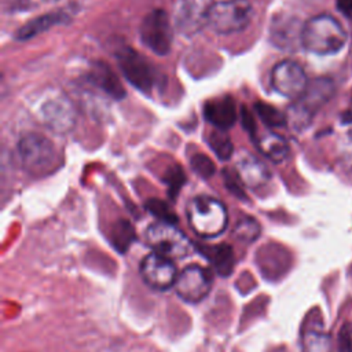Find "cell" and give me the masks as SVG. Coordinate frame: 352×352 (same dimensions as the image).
I'll use <instances>...</instances> for the list:
<instances>
[{"label":"cell","mask_w":352,"mask_h":352,"mask_svg":"<svg viewBox=\"0 0 352 352\" xmlns=\"http://www.w3.org/2000/svg\"><path fill=\"white\" fill-rule=\"evenodd\" d=\"M334 95V84L330 78L320 77L308 82L304 94L296 99V103L289 107L286 114L287 122L294 129H302L312 121L314 116L331 99Z\"/></svg>","instance_id":"obj_3"},{"label":"cell","mask_w":352,"mask_h":352,"mask_svg":"<svg viewBox=\"0 0 352 352\" xmlns=\"http://www.w3.org/2000/svg\"><path fill=\"white\" fill-rule=\"evenodd\" d=\"M346 43V32L334 16L320 14L302 25L301 45L316 55H334Z\"/></svg>","instance_id":"obj_1"},{"label":"cell","mask_w":352,"mask_h":352,"mask_svg":"<svg viewBox=\"0 0 352 352\" xmlns=\"http://www.w3.org/2000/svg\"><path fill=\"white\" fill-rule=\"evenodd\" d=\"M41 113L45 125L56 133L70 132L77 121L76 109L65 96H55L47 100L41 107Z\"/></svg>","instance_id":"obj_13"},{"label":"cell","mask_w":352,"mask_h":352,"mask_svg":"<svg viewBox=\"0 0 352 352\" xmlns=\"http://www.w3.org/2000/svg\"><path fill=\"white\" fill-rule=\"evenodd\" d=\"M301 32L302 26L298 28L296 25V21L287 19L283 22V25H278L276 28H272V37H276V44L279 47H290L294 44L296 40L301 44Z\"/></svg>","instance_id":"obj_22"},{"label":"cell","mask_w":352,"mask_h":352,"mask_svg":"<svg viewBox=\"0 0 352 352\" xmlns=\"http://www.w3.org/2000/svg\"><path fill=\"white\" fill-rule=\"evenodd\" d=\"M146 241L155 253L170 260L183 258L191 249L188 238L175 224L164 221L154 223L147 228Z\"/></svg>","instance_id":"obj_6"},{"label":"cell","mask_w":352,"mask_h":352,"mask_svg":"<svg viewBox=\"0 0 352 352\" xmlns=\"http://www.w3.org/2000/svg\"><path fill=\"white\" fill-rule=\"evenodd\" d=\"M117 62L124 77L139 91L151 92L155 76L150 63L135 50L122 48L117 52Z\"/></svg>","instance_id":"obj_8"},{"label":"cell","mask_w":352,"mask_h":352,"mask_svg":"<svg viewBox=\"0 0 352 352\" xmlns=\"http://www.w3.org/2000/svg\"><path fill=\"white\" fill-rule=\"evenodd\" d=\"M256 113L258 114V117L261 118V121L265 125L272 126V128L283 126L287 122L286 116L282 114L278 109L272 107L268 103H257L256 104Z\"/></svg>","instance_id":"obj_25"},{"label":"cell","mask_w":352,"mask_h":352,"mask_svg":"<svg viewBox=\"0 0 352 352\" xmlns=\"http://www.w3.org/2000/svg\"><path fill=\"white\" fill-rule=\"evenodd\" d=\"M91 80L107 95L121 99L125 96V89L121 85L118 77L103 63H98L91 72Z\"/></svg>","instance_id":"obj_19"},{"label":"cell","mask_w":352,"mask_h":352,"mask_svg":"<svg viewBox=\"0 0 352 352\" xmlns=\"http://www.w3.org/2000/svg\"><path fill=\"white\" fill-rule=\"evenodd\" d=\"M236 173L249 187L263 186L270 179V170L264 162L252 154L243 153L236 161Z\"/></svg>","instance_id":"obj_15"},{"label":"cell","mask_w":352,"mask_h":352,"mask_svg":"<svg viewBox=\"0 0 352 352\" xmlns=\"http://www.w3.org/2000/svg\"><path fill=\"white\" fill-rule=\"evenodd\" d=\"M337 348L338 352H352V324L345 323L340 333L337 340Z\"/></svg>","instance_id":"obj_29"},{"label":"cell","mask_w":352,"mask_h":352,"mask_svg":"<svg viewBox=\"0 0 352 352\" xmlns=\"http://www.w3.org/2000/svg\"><path fill=\"white\" fill-rule=\"evenodd\" d=\"M212 276L210 272L201 265H188L176 279L175 289L177 296L187 302H199L210 292Z\"/></svg>","instance_id":"obj_12"},{"label":"cell","mask_w":352,"mask_h":352,"mask_svg":"<svg viewBox=\"0 0 352 352\" xmlns=\"http://www.w3.org/2000/svg\"><path fill=\"white\" fill-rule=\"evenodd\" d=\"M140 37L147 48L157 55H166L172 45L173 28L169 16L162 10L147 14L140 26Z\"/></svg>","instance_id":"obj_7"},{"label":"cell","mask_w":352,"mask_h":352,"mask_svg":"<svg viewBox=\"0 0 352 352\" xmlns=\"http://www.w3.org/2000/svg\"><path fill=\"white\" fill-rule=\"evenodd\" d=\"M111 243L120 252L124 253L128 250L129 245L135 241V231L129 221L118 220L111 228Z\"/></svg>","instance_id":"obj_21"},{"label":"cell","mask_w":352,"mask_h":352,"mask_svg":"<svg viewBox=\"0 0 352 352\" xmlns=\"http://www.w3.org/2000/svg\"><path fill=\"white\" fill-rule=\"evenodd\" d=\"M169 175L166 176V183L169 187V195L175 198L180 190V187L184 184V173L180 166H175L169 169Z\"/></svg>","instance_id":"obj_28"},{"label":"cell","mask_w":352,"mask_h":352,"mask_svg":"<svg viewBox=\"0 0 352 352\" xmlns=\"http://www.w3.org/2000/svg\"><path fill=\"white\" fill-rule=\"evenodd\" d=\"M213 0H179L175 10V28L183 36H192L209 23Z\"/></svg>","instance_id":"obj_9"},{"label":"cell","mask_w":352,"mask_h":352,"mask_svg":"<svg viewBox=\"0 0 352 352\" xmlns=\"http://www.w3.org/2000/svg\"><path fill=\"white\" fill-rule=\"evenodd\" d=\"M187 219L190 227L202 238H216L227 227V209L216 198L199 195L191 199L187 206Z\"/></svg>","instance_id":"obj_2"},{"label":"cell","mask_w":352,"mask_h":352,"mask_svg":"<svg viewBox=\"0 0 352 352\" xmlns=\"http://www.w3.org/2000/svg\"><path fill=\"white\" fill-rule=\"evenodd\" d=\"M140 275L147 286L164 292L175 286L177 279V270L173 264V260L153 252L142 260Z\"/></svg>","instance_id":"obj_11"},{"label":"cell","mask_w":352,"mask_h":352,"mask_svg":"<svg viewBox=\"0 0 352 352\" xmlns=\"http://www.w3.org/2000/svg\"><path fill=\"white\" fill-rule=\"evenodd\" d=\"M205 118L217 129H228L236 121V110L234 100L230 96L209 100L204 107Z\"/></svg>","instance_id":"obj_14"},{"label":"cell","mask_w":352,"mask_h":352,"mask_svg":"<svg viewBox=\"0 0 352 352\" xmlns=\"http://www.w3.org/2000/svg\"><path fill=\"white\" fill-rule=\"evenodd\" d=\"M341 121L342 124H352V100L349 102V106L346 107V110L341 114Z\"/></svg>","instance_id":"obj_31"},{"label":"cell","mask_w":352,"mask_h":352,"mask_svg":"<svg viewBox=\"0 0 352 352\" xmlns=\"http://www.w3.org/2000/svg\"><path fill=\"white\" fill-rule=\"evenodd\" d=\"M260 235V224L256 221V219L252 217H243L236 221L234 227V236L238 241L242 242H253Z\"/></svg>","instance_id":"obj_23"},{"label":"cell","mask_w":352,"mask_h":352,"mask_svg":"<svg viewBox=\"0 0 352 352\" xmlns=\"http://www.w3.org/2000/svg\"><path fill=\"white\" fill-rule=\"evenodd\" d=\"M18 154L23 168L33 175L54 169L58 160L54 143L40 133H26L18 143Z\"/></svg>","instance_id":"obj_4"},{"label":"cell","mask_w":352,"mask_h":352,"mask_svg":"<svg viewBox=\"0 0 352 352\" xmlns=\"http://www.w3.org/2000/svg\"><path fill=\"white\" fill-rule=\"evenodd\" d=\"M242 113H243V125L248 128V129H253L254 131V122H253V118L250 117V114L248 113L246 109H242Z\"/></svg>","instance_id":"obj_32"},{"label":"cell","mask_w":352,"mask_h":352,"mask_svg":"<svg viewBox=\"0 0 352 352\" xmlns=\"http://www.w3.org/2000/svg\"><path fill=\"white\" fill-rule=\"evenodd\" d=\"M302 352H333L331 337L316 327H311L301 334Z\"/></svg>","instance_id":"obj_20"},{"label":"cell","mask_w":352,"mask_h":352,"mask_svg":"<svg viewBox=\"0 0 352 352\" xmlns=\"http://www.w3.org/2000/svg\"><path fill=\"white\" fill-rule=\"evenodd\" d=\"M66 16L67 15L62 11L47 12V14L38 16V18H34V19L29 21L23 26H21V29L16 32L15 36H16L18 40H29V38L48 30L54 25L63 23L66 21Z\"/></svg>","instance_id":"obj_17"},{"label":"cell","mask_w":352,"mask_h":352,"mask_svg":"<svg viewBox=\"0 0 352 352\" xmlns=\"http://www.w3.org/2000/svg\"><path fill=\"white\" fill-rule=\"evenodd\" d=\"M212 150L214 151V154L220 158V160H228L232 155V143L230 140V138L221 131H212L208 139Z\"/></svg>","instance_id":"obj_24"},{"label":"cell","mask_w":352,"mask_h":352,"mask_svg":"<svg viewBox=\"0 0 352 352\" xmlns=\"http://www.w3.org/2000/svg\"><path fill=\"white\" fill-rule=\"evenodd\" d=\"M197 250L208 260L210 261L214 271L221 276H228L235 264L234 252L232 248L227 243L220 245H197Z\"/></svg>","instance_id":"obj_16"},{"label":"cell","mask_w":352,"mask_h":352,"mask_svg":"<svg viewBox=\"0 0 352 352\" xmlns=\"http://www.w3.org/2000/svg\"><path fill=\"white\" fill-rule=\"evenodd\" d=\"M40 1H52V0H40Z\"/></svg>","instance_id":"obj_33"},{"label":"cell","mask_w":352,"mask_h":352,"mask_svg":"<svg viewBox=\"0 0 352 352\" xmlns=\"http://www.w3.org/2000/svg\"><path fill=\"white\" fill-rule=\"evenodd\" d=\"M191 168L202 177H210L216 170L213 161L205 154H195L191 158Z\"/></svg>","instance_id":"obj_27"},{"label":"cell","mask_w":352,"mask_h":352,"mask_svg":"<svg viewBox=\"0 0 352 352\" xmlns=\"http://www.w3.org/2000/svg\"><path fill=\"white\" fill-rule=\"evenodd\" d=\"M336 6L344 16L352 19V0H336Z\"/></svg>","instance_id":"obj_30"},{"label":"cell","mask_w":352,"mask_h":352,"mask_svg":"<svg viewBox=\"0 0 352 352\" xmlns=\"http://www.w3.org/2000/svg\"><path fill=\"white\" fill-rule=\"evenodd\" d=\"M274 89L289 99H298L308 87V78L304 69L293 60L276 63L271 73Z\"/></svg>","instance_id":"obj_10"},{"label":"cell","mask_w":352,"mask_h":352,"mask_svg":"<svg viewBox=\"0 0 352 352\" xmlns=\"http://www.w3.org/2000/svg\"><path fill=\"white\" fill-rule=\"evenodd\" d=\"M146 208L150 213L155 214L160 221L164 223H169V224H176L177 223V216L173 213V210L161 199H148L146 202Z\"/></svg>","instance_id":"obj_26"},{"label":"cell","mask_w":352,"mask_h":352,"mask_svg":"<svg viewBox=\"0 0 352 352\" xmlns=\"http://www.w3.org/2000/svg\"><path fill=\"white\" fill-rule=\"evenodd\" d=\"M260 153L274 162H282L287 158L290 148L287 142L275 132H265L257 140Z\"/></svg>","instance_id":"obj_18"},{"label":"cell","mask_w":352,"mask_h":352,"mask_svg":"<svg viewBox=\"0 0 352 352\" xmlns=\"http://www.w3.org/2000/svg\"><path fill=\"white\" fill-rule=\"evenodd\" d=\"M253 18V7L248 0H224L214 3L209 25L221 34L242 32L249 26Z\"/></svg>","instance_id":"obj_5"}]
</instances>
